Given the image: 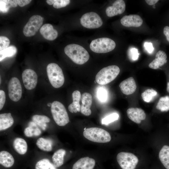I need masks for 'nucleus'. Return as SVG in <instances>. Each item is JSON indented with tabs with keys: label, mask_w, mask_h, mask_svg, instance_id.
I'll list each match as a JSON object with an SVG mask.
<instances>
[{
	"label": "nucleus",
	"mask_w": 169,
	"mask_h": 169,
	"mask_svg": "<svg viewBox=\"0 0 169 169\" xmlns=\"http://www.w3.org/2000/svg\"><path fill=\"white\" fill-rule=\"evenodd\" d=\"M166 90L168 92H169V82L167 83Z\"/></svg>",
	"instance_id": "46"
},
{
	"label": "nucleus",
	"mask_w": 169,
	"mask_h": 169,
	"mask_svg": "<svg viewBox=\"0 0 169 169\" xmlns=\"http://www.w3.org/2000/svg\"><path fill=\"white\" fill-rule=\"evenodd\" d=\"M16 1L19 6L23 7L28 4L32 1L31 0H17Z\"/></svg>",
	"instance_id": "42"
},
{
	"label": "nucleus",
	"mask_w": 169,
	"mask_h": 169,
	"mask_svg": "<svg viewBox=\"0 0 169 169\" xmlns=\"http://www.w3.org/2000/svg\"><path fill=\"white\" fill-rule=\"evenodd\" d=\"M119 117L118 114L116 113L111 114L103 118L101 123L102 124L108 125L117 120Z\"/></svg>",
	"instance_id": "34"
},
{
	"label": "nucleus",
	"mask_w": 169,
	"mask_h": 169,
	"mask_svg": "<svg viewBox=\"0 0 169 169\" xmlns=\"http://www.w3.org/2000/svg\"><path fill=\"white\" fill-rule=\"evenodd\" d=\"M127 55L130 60L134 61L138 59L140 54L137 49L131 48L128 49Z\"/></svg>",
	"instance_id": "35"
},
{
	"label": "nucleus",
	"mask_w": 169,
	"mask_h": 169,
	"mask_svg": "<svg viewBox=\"0 0 169 169\" xmlns=\"http://www.w3.org/2000/svg\"><path fill=\"white\" fill-rule=\"evenodd\" d=\"M97 96L98 99L101 102L106 101L108 97V94L106 90L103 87L99 88L97 92Z\"/></svg>",
	"instance_id": "33"
},
{
	"label": "nucleus",
	"mask_w": 169,
	"mask_h": 169,
	"mask_svg": "<svg viewBox=\"0 0 169 169\" xmlns=\"http://www.w3.org/2000/svg\"><path fill=\"white\" fill-rule=\"evenodd\" d=\"M163 33L166 36V39L169 42V27L165 26L163 29Z\"/></svg>",
	"instance_id": "43"
},
{
	"label": "nucleus",
	"mask_w": 169,
	"mask_h": 169,
	"mask_svg": "<svg viewBox=\"0 0 169 169\" xmlns=\"http://www.w3.org/2000/svg\"><path fill=\"white\" fill-rule=\"evenodd\" d=\"M46 69L48 78L52 85L56 88L61 87L64 81L61 68L58 64L51 63L48 65Z\"/></svg>",
	"instance_id": "3"
},
{
	"label": "nucleus",
	"mask_w": 169,
	"mask_h": 169,
	"mask_svg": "<svg viewBox=\"0 0 169 169\" xmlns=\"http://www.w3.org/2000/svg\"><path fill=\"white\" fill-rule=\"evenodd\" d=\"M119 86L122 92L127 95L133 93L137 87L135 81L132 77H129L122 81Z\"/></svg>",
	"instance_id": "15"
},
{
	"label": "nucleus",
	"mask_w": 169,
	"mask_h": 169,
	"mask_svg": "<svg viewBox=\"0 0 169 169\" xmlns=\"http://www.w3.org/2000/svg\"><path fill=\"white\" fill-rule=\"evenodd\" d=\"M153 8H155V4L153 5Z\"/></svg>",
	"instance_id": "48"
},
{
	"label": "nucleus",
	"mask_w": 169,
	"mask_h": 169,
	"mask_svg": "<svg viewBox=\"0 0 169 169\" xmlns=\"http://www.w3.org/2000/svg\"><path fill=\"white\" fill-rule=\"evenodd\" d=\"M159 157L164 166L169 169V146H164L160 150Z\"/></svg>",
	"instance_id": "25"
},
{
	"label": "nucleus",
	"mask_w": 169,
	"mask_h": 169,
	"mask_svg": "<svg viewBox=\"0 0 169 169\" xmlns=\"http://www.w3.org/2000/svg\"><path fill=\"white\" fill-rule=\"evenodd\" d=\"M14 123V120L11 113L0 114V131L5 130L10 127Z\"/></svg>",
	"instance_id": "21"
},
{
	"label": "nucleus",
	"mask_w": 169,
	"mask_h": 169,
	"mask_svg": "<svg viewBox=\"0 0 169 169\" xmlns=\"http://www.w3.org/2000/svg\"><path fill=\"white\" fill-rule=\"evenodd\" d=\"M116 44L112 39L108 38H101L93 40L90 47L93 52L97 53H105L113 50Z\"/></svg>",
	"instance_id": "6"
},
{
	"label": "nucleus",
	"mask_w": 169,
	"mask_h": 169,
	"mask_svg": "<svg viewBox=\"0 0 169 169\" xmlns=\"http://www.w3.org/2000/svg\"><path fill=\"white\" fill-rule=\"evenodd\" d=\"M17 49L14 46H10L0 51V61L7 57L14 56L17 53Z\"/></svg>",
	"instance_id": "30"
},
{
	"label": "nucleus",
	"mask_w": 169,
	"mask_h": 169,
	"mask_svg": "<svg viewBox=\"0 0 169 169\" xmlns=\"http://www.w3.org/2000/svg\"><path fill=\"white\" fill-rule=\"evenodd\" d=\"M35 169H57L54 164L47 159H41L37 162L35 165Z\"/></svg>",
	"instance_id": "31"
},
{
	"label": "nucleus",
	"mask_w": 169,
	"mask_h": 169,
	"mask_svg": "<svg viewBox=\"0 0 169 169\" xmlns=\"http://www.w3.org/2000/svg\"><path fill=\"white\" fill-rule=\"evenodd\" d=\"M80 92L78 90L74 91L72 94L73 102L68 106L69 111L72 113L79 112L81 110V106L79 102L81 99Z\"/></svg>",
	"instance_id": "20"
},
{
	"label": "nucleus",
	"mask_w": 169,
	"mask_h": 169,
	"mask_svg": "<svg viewBox=\"0 0 169 169\" xmlns=\"http://www.w3.org/2000/svg\"><path fill=\"white\" fill-rule=\"evenodd\" d=\"M158 0H146V2L150 5H155L158 1Z\"/></svg>",
	"instance_id": "44"
},
{
	"label": "nucleus",
	"mask_w": 169,
	"mask_h": 169,
	"mask_svg": "<svg viewBox=\"0 0 169 169\" xmlns=\"http://www.w3.org/2000/svg\"><path fill=\"white\" fill-rule=\"evenodd\" d=\"M8 94L10 99L17 102L21 99L22 95V86L19 79L13 77L10 80L8 84Z\"/></svg>",
	"instance_id": "10"
},
{
	"label": "nucleus",
	"mask_w": 169,
	"mask_h": 169,
	"mask_svg": "<svg viewBox=\"0 0 169 169\" xmlns=\"http://www.w3.org/2000/svg\"><path fill=\"white\" fill-rule=\"evenodd\" d=\"M13 146L16 151L20 154L23 155L27 151V144L26 141L23 138H16L13 142Z\"/></svg>",
	"instance_id": "24"
},
{
	"label": "nucleus",
	"mask_w": 169,
	"mask_h": 169,
	"mask_svg": "<svg viewBox=\"0 0 169 169\" xmlns=\"http://www.w3.org/2000/svg\"><path fill=\"white\" fill-rule=\"evenodd\" d=\"M81 106V113L85 116H89L91 114L90 107L92 103V97L89 93L85 92L83 94Z\"/></svg>",
	"instance_id": "16"
},
{
	"label": "nucleus",
	"mask_w": 169,
	"mask_h": 169,
	"mask_svg": "<svg viewBox=\"0 0 169 169\" xmlns=\"http://www.w3.org/2000/svg\"><path fill=\"white\" fill-rule=\"evenodd\" d=\"M22 79L27 89L31 90L36 87L38 82V76L33 70L31 69H25L22 74Z\"/></svg>",
	"instance_id": "11"
},
{
	"label": "nucleus",
	"mask_w": 169,
	"mask_h": 169,
	"mask_svg": "<svg viewBox=\"0 0 169 169\" xmlns=\"http://www.w3.org/2000/svg\"><path fill=\"white\" fill-rule=\"evenodd\" d=\"M14 159L9 152L6 151L0 152V163L6 167H10L14 164Z\"/></svg>",
	"instance_id": "22"
},
{
	"label": "nucleus",
	"mask_w": 169,
	"mask_h": 169,
	"mask_svg": "<svg viewBox=\"0 0 169 169\" xmlns=\"http://www.w3.org/2000/svg\"><path fill=\"white\" fill-rule=\"evenodd\" d=\"M156 108L161 112L169 110V96H166L160 98Z\"/></svg>",
	"instance_id": "29"
},
{
	"label": "nucleus",
	"mask_w": 169,
	"mask_h": 169,
	"mask_svg": "<svg viewBox=\"0 0 169 169\" xmlns=\"http://www.w3.org/2000/svg\"><path fill=\"white\" fill-rule=\"evenodd\" d=\"M9 8L4 0H0V10L1 12L3 13H6L8 11Z\"/></svg>",
	"instance_id": "39"
},
{
	"label": "nucleus",
	"mask_w": 169,
	"mask_h": 169,
	"mask_svg": "<svg viewBox=\"0 0 169 169\" xmlns=\"http://www.w3.org/2000/svg\"><path fill=\"white\" fill-rule=\"evenodd\" d=\"M4 1L9 8L10 7H16L17 6L18 3L16 0H4Z\"/></svg>",
	"instance_id": "41"
},
{
	"label": "nucleus",
	"mask_w": 169,
	"mask_h": 169,
	"mask_svg": "<svg viewBox=\"0 0 169 169\" xmlns=\"http://www.w3.org/2000/svg\"><path fill=\"white\" fill-rule=\"evenodd\" d=\"M39 32L44 38L50 41L55 39L58 35L57 31L49 23H46L42 26Z\"/></svg>",
	"instance_id": "17"
},
{
	"label": "nucleus",
	"mask_w": 169,
	"mask_h": 169,
	"mask_svg": "<svg viewBox=\"0 0 169 169\" xmlns=\"http://www.w3.org/2000/svg\"><path fill=\"white\" fill-rule=\"evenodd\" d=\"M157 92L153 89H147L141 94V97L144 101L149 103L157 95Z\"/></svg>",
	"instance_id": "32"
},
{
	"label": "nucleus",
	"mask_w": 169,
	"mask_h": 169,
	"mask_svg": "<svg viewBox=\"0 0 169 169\" xmlns=\"http://www.w3.org/2000/svg\"><path fill=\"white\" fill-rule=\"evenodd\" d=\"M80 22L84 27L90 29L99 28L103 24V21L100 17L93 12L84 14L80 18Z\"/></svg>",
	"instance_id": "8"
},
{
	"label": "nucleus",
	"mask_w": 169,
	"mask_h": 169,
	"mask_svg": "<svg viewBox=\"0 0 169 169\" xmlns=\"http://www.w3.org/2000/svg\"><path fill=\"white\" fill-rule=\"evenodd\" d=\"M95 160L88 157L81 158L73 165L72 169H93Z\"/></svg>",
	"instance_id": "18"
},
{
	"label": "nucleus",
	"mask_w": 169,
	"mask_h": 169,
	"mask_svg": "<svg viewBox=\"0 0 169 169\" xmlns=\"http://www.w3.org/2000/svg\"><path fill=\"white\" fill-rule=\"evenodd\" d=\"M66 153L63 149H59L56 151L52 157L53 164L57 167L61 166L64 163V157Z\"/></svg>",
	"instance_id": "26"
},
{
	"label": "nucleus",
	"mask_w": 169,
	"mask_h": 169,
	"mask_svg": "<svg viewBox=\"0 0 169 169\" xmlns=\"http://www.w3.org/2000/svg\"><path fill=\"white\" fill-rule=\"evenodd\" d=\"M120 72V68L116 65H112L104 67L96 74L95 81L100 85L107 84L114 80Z\"/></svg>",
	"instance_id": "4"
},
{
	"label": "nucleus",
	"mask_w": 169,
	"mask_h": 169,
	"mask_svg": "<svg viewBox=\"0 0 169 169\" xmlns=\"http://www.w3.org/2000/svg\"><path fill=\"white\" fill-rule=\"evenodd\" d=\"M122 25L125 27H138L140 26L143 23V20L141 17L136 14L125 15L120 20Z\"/></svg>",
	"instance_id": "13"
},
{
	"label": "nucleus",
	"mask_w": 169,
	"mask_h": 169,
	"mask_svg": "<svg viewBox=\"0 0 169 169\" xmlns=\"http://www.w3.org/2000/svg\"><path fill=\"white\" fill-rule=\"evenodd\" d=\"M24 133L26 136L32 137L39 136L41 131L39 127L32 121L29 122L28 126L25 129Z\"/></svg>",
	"instance_id": "23"
},
{
	"label": "nucleus",
	"mask_w": 169,
	"mask_h": 169,
	"mask_svg": "<svg viewBox=\"0 0 169 169\" xmlns=\"http://www.w3.org/2000/svg\"><path fill=\"white\" fill-rule=\"evenodd\" d=\"M125 9V4L123 0H117L112 5L108 7L105 10L107 16L111 17L123 13Z\"/></svg>",
	"instance_id": "12"
},
{
	"label": "nucleus",
	"mask_w": 169,
	"mask_h": 169,
	"mask_svg": "<svg viewBox=\"0 0 169 169\" xmlns=\"http://www.w3.org/2000/svg\"><path fill=\"white\" fill-rule=\"evenodd\" d=\"M33 121L34 122L43 130H45L47 127V123L49 122L50 119L45 115H35L32 117Z\"/></svg>",
	"instance_id": "27"
},
{
	"label": "nucleus",
	"mask_w": 169,
	"mask_h": 169,
	"mask_svg": "<svg viewBox=\"0 0 169 169\" xmlns=\"http://www.w3.org/2000/svg\"><path fill=\"white\" fill-rule=\"evenodd\" d=\"M167 55L162 50L159 51L156 55V58L149 64V68L153 69H157L167 62Z\"/></svg>",
	"instance_id": "19"
},
{
	"label": "nucleus",
	"mask_w": 169,
	"mask_h": 169,
	"mask_svg": "<svg viewBox=\"0 0 169 169\" xmlns=\"http://www.w3.org/2000/svg\"><path fill=\"white\" fill-rule=\"evenodd\" d=\"M65 54L74 63L83 64L89 60L90 55L82 46L76 44H70L64 49Z\"/></svg>",
	"instance_id": "1"
},
{
	"label": "nucleus",
	"mask_w": 169,
	"mask_h": 169,
	"mask_svg": "<svg viewBox=\"0 0 169 169\" xmlns=\"http://www.w3.org/2000/svg\"><path fill=\"white\" fill-rule=\"evenodd\" d=\"M128 117L137 124H140L146 118V114L143 110L138 108H130L127 110Z\"/></svg>",
	"instance_id": "14"
},
{
	"label": "nucleus",
	"mask_w": 169,
	"mask_h": 169,
	"mask_svg": "<svg viewBox=\"0 0 169 169\" xmlns=\"http://www.w3.org/2000/svg\"><path fill=\"white\" fill-rule=\"evenodd\" d=\"M55 1V0H47L46 2L49 5H51L54 4Z\"/></svg>",
	"instance_id": "45"
},
{
	"label": "nucleus",
	"mask_w": 169,
	"mask_h": 169,
	"mask_svg": "<svg viewBox=\"0 0 169 169\" xmlns=\"http://www.w3.org/2000/svg\"><path fill=\"white\" fill-rule=\"evenodd\" d=\"M6 95L5 92L2 90H0V110L3 108L5 102Z\"/></svg>",
	"instance_id": "38"
},
{
	"label": "nucleus",
	"mask_w": 169,
	"mask_h": 169,
	"mask_svg": "<svg viewBox=\"0 0 169 169\" xmlns=\"http://www.w3.org/2000/svg\"><path fill=\"white\" fill-rule=\"evenodd\" d=\"M116 159L122 169H135L139 161L138 157L134 154L125 152L119 153Z\"/></svg>",
	"instance_id": "7"
},
{
	"label": "nucleus",
	"mask_w": 169,
	"mask_h": 169,
	"mask_svg": "<svg viewBox=\"0 0 169 169\" xmlns=\"http://www.w3.org/2000/svg\"><path fill=\"white\" fill-rule=\"evenodd\" d=\"M43 21V18L40 15H36L31 16L23 28L24 35L27 37L34 36L41 26Z\"/></svg>",
	"instance_id": "9"
},
{
	"label": "nucleus",
	"mask_w": 169,
	"mask_h": 169,
	"mask_svg": "<svg viewBox=\"0 0 169 169\" xmlns=\"http://www.w3.org/2000/svg\"><path fill=\"white\" fill-rule=\"evenodd\" d=\"M70 2L69 0H55L53 6L56 8H60L66 7Z\"/></svg>",
	"instance_id": "36"
},
{
	"label": "nucleus",
	"mask_w": 169,
	"mask_h": 169,
	"mask_svg": "<svg viewBox=\"0 0 169 169\" xmlns=\"http://www.w3.org/2000/svg\"><path fill=\"white\" fill-rule=\"evenodd\" d=\"M144 46L146 50L149 54H151L153 52L154 48L151 43L146 42L144 43Z\"/></svg>",
	"instance_id": "40"
},
{
	"label": "nucleus",
	"mask_w": 169,
	"mask_h": 169,
	"mask_svg": "<svg viewBox=\"0 0 169 169\" xmlns=\"http://www.w3.org/2000/svg\"><path fill=\"white\" fill-rule=\"evenodd\" d=\"M52 103L50 102H49L47 103V105L49 107H50L51 106Z\"/></svg>",
	"instance_id": "47"
},
{
	"label": "nucleus",
	"mask_w": 169,
	"mask_h": 169,
	"mask_svg": "<svg viewBox=\"0 0 169 169\" xmlns=\"http://www.w3.org/2000/svg\"><path fill=\"white\" fill-rule=\"evenodd\" d=\"M83 135L88 140L95 142L107 143L111 139V136L108 132L98 127L87 128L84 131Z\"/></svg>",
	"instance_id": "2"
},
{
	"label": "nucleus",
	"mask_w": 169,
	"mask_h": 169,
	"mask_svg": "<svg viewBox=\"0 0 169 169\" xmlns=\"http://www.w3.org/2000/svg\"><path fill=\"white\" fill-rule=\"evenodd\" d=\"M10 43V40L8 38L5 36H0V51L8 47Z\"/></svg>",
	"instance_id": "37"
},
{
	"label": "nucleus",
	"mask_w": 169,
	"mask_h": 169,
	"mask_svg": "<svg viewBox=\"0 0 169 169\" xmlns=\"http://www.w3.org/2000/svg\"><path fill=\"white\" fill-rule=\"evenodd\" d=\"M51 111L54 121L58 125L64 126L69 122L65 108L60 102L55 101L52 103Z\"/></svg>",
	"instance_id": "5"
},
{
	"label": "nucleus",
	"mask_w": 169,
	"mask_h": 169,
	"mask_svg": "<svg viewBox=\"0 0 169 169\" xmlns=\"http://www.w3.org/2000/svg\"><path fill=\"white\" fill-rule=\"evenodd\" d=\"M36 144L38 148L42 151H50L52 150V142L50 140L39 138L37 140Z\"/></svg>",
	"instance_id": "28"
}]
</instances>
